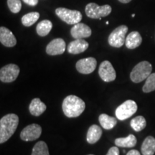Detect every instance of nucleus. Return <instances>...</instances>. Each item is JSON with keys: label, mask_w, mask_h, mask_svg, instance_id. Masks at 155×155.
<instances>
[{"label": "nucleus", "mask_w": 155, "mask_h": 155, "mask_svg": "<svg viewBox=\"0 0 155 155\" xmlns=\"http://www.w3.org/2000/svg\"><path fill=\"white\" fill-rule=\"evenodd\" d=\"M19 124V117L15 114L4 116L0 120V143L3 144L15 132Z\"/></svg>", "instance_id": "obj_1"}, {"label": "nucleus", "mask_w": 155, "mask_h": 155, "mask_svg": "<svg viewBox=\"0 0 155 155\" xmlns=\"http://www.w3.org/2000/svg\"><path fill=\"white\" fill-rule=\"evenodd\" d=\"M62 108L67 117L75 118L83 113L86 108V104L79 97L70 95L63 100Z\"/></svg>", "instance_id": "obj_2"}, {"label": "nucleus", "mask_w": 155, "mask_h": 155, "mask_svg": "<svg viewBox=\"0 0 155 155\" xmlns=\"http://www.w3.org/2000/svg\"><path fill=\"white\" fill-rule=\"evenodd\" d=\"M152 66L148 61H141L136 65L131 71L130 78L132 82L138 83L150 76L152 73Z\"/></svg>", "instance_id": "obj_3"}, {"label": "nucleus", "mask_w": 155, "mask_h": 155, "mask_svg": "<svg viewBox=\"0 0 155 155\" xmlns=\"http://www.w3.org/2000/svg\"><path fill=\"white\" fill-rule=\"evenodd\" d=\"M111 7L108 5L99 6L96 3H89L85 9L86 16L91 19H99L111 14Z\"/></svg>", "instance_id": "obj_4"}, {"label": "nucleus", "mask_w": 155, "mask_h": 155, "mask_svg": "<svg viewBox=\"0 0 155 155\" xmlns=\"http://www.w3.org/2000/svg\"><path fill=\"white\" fill-rule=\"evenodd\" d=\"M55 14L61 20L68 25L78 24L82 20L83 16L81 12L78 10L59 7L55 9Z\"/></svg>", "instance_id": "obj_5"}, {"label": "nucleus", "mask_w": 155, "mask_h": 155, "mask_svg": "<svg viewBox=\"0 0 155 155\" xmlns=\"http://www.w3.org/2000/svg\"><path fill=\"white\" fill-rule=\"evenodd\" d=\"M137 111V104L134 101L127 100L121 104L116 110V116L120 121H124L131 116Z\"/></svg>", "instance_id": "obj_6"}, {"label": "nucleus", "mask_w": 155, "mask_h": 155, "mask_svg": "<svg viewBox=\"0 0 155 155\" xmlns=\"http://www.w3.org/2000/svg\"><path fill=\"white\" fill-rule=\"evenodd\" d=\"M127 32L128 27L126 25H121L116 28L108 36V44L114 48H121L125 43Z\"/></svg>", "instance_id": "obj_7"}, {"label": "nucleus", "mask_w": 155, "mask_h": 155, "mask_svg": "<svg viewBox=\"0 0 155 155\" xmlns=\"http://www.w3.org/2000/svg\"><path fill=\"white\" fill-rule=\"evenodd\" d=\"M19 68L15 64H8L0 70V80L3 83L15 81L19 74Z\"/></svg>", "instance_id": "obj_8"}, {"label": "nucleus", "mask_w": 155, "mask_h": 155, "mask_svg": "<svg viewBox=\"0 0 155 155\" xmlns=\"http://www.w3.org/2000/svg\"><path fill=\"white\" fill-rule=\"evenodd\" d=\"M41 134V127L37 124H32L22 129L20 133V138L22 140L25 141H35L40 137Z\"/></svg>", "instance_id": "obj_9"}, {"label": "nucleus", "mask_w": 155, "mask_h": 155, "mask_svg": "<svg viewBox=\"0 0 155 155\" xmlns=\"http://www.w3.org/2000/svg\"><path fill=\"white\" fill-rule=\"evenodd\" d=\"M98 74L104 82L107 83L114 81L116 78L115 70L112 64L108 61H105L101 63L98 69Z\"/></svg>", "instance_id": "obj_10"}, {"label": "nucleus", "mask_w": 155, "mask_h": 155, "mask_svg": "<svg viewBox=\"0 0 155 155\" xmlns=\"http://www.w3.org/2000/svg\"><path fill=\"white\" fill-rule=\"evenodd\" d=\"M97 65V61L94 58L89 57L79 60L75 67L77 71L82 74H90L94 72Z\"/></svg>", "instance_id": "obj_11"}, {"label": "nucleus", "mask_w": 155, "mask_h": 155, "mask_svg": "<svg viewBox=\"0 0 155 155\" xmlns=\"http://www.w3.org/2000/svg\"><path fill=\"white\" fill-rule=\"evenodd\" d=\"M65 42L62 38H56L49 42L46 48V53L49 55H62L65 50Z\"/></svg>", "instance_id": "obj_12"}, {"label": "nucleus", "mask_w": 155, "mask_h": 155, "mask_svg": "<svg viewBox=\"0 0 155 155\" xmlns=\"http://www.w3.org/2000/svg\"><path fill=\"white\" fill-rule=\"evenodd\" d=\"M91 29L83 23H78L73 25L71 30V34L74 39H84L91 35Z\"/></svg>", "instance_id": "obj_13"}, {"label": "nucleus", "mask_w": 155, "mask_h": 155, "mask_svg": "<svg viewBox=\"0 0 155 155\" xmlns=\"http://www.w3.org/2000/svg\"><path fill=\"white\" fill-rule=\"evenodd\" d=\"M0 42L7 48L14 47L17 44V40L12 32L5 27L0 28Z\"/></svg>", "instance_id": "obj_14"}, {"label": "nucleus", "mask_w": 155, "mask_h": 155, "mask_svg": "<svg viewBox=\"0 0 155 155\" xmlns=\"http://www.w3.org/2000/svg\"><path fill=\"white\" fill-rule=\"evenodd\" d=\"M89 45L88 42L83 39H75V40L71 42L68 45V52L71 54H80L85 52L88 48Z\"/></svg>", "instance_id": "obj_15"}, {"label": "nucleus", "mask_w": 155, "mask_h": 155, "mask_svg": "<svg viewBox=\"0 0 155 155\" xmlns=\"http://www.w3.org/2000/svg\"><path fill=\"white\" fill-rule=\"evenodd\" d=\"M142 42V38L137 31H133L128 35L126 38L125 45L129 49H135L138 48Z\"/></svg>", "instance_id": "obj_16"}, {"label": "nucleus", "mask_w": 155, "mask_h": 155, "mask_svg": "<svg viewBox=\"0 0 155 155\" xmlns=\"http://www.w3.org/2000/svg\"><path fill=\"white\" fill-rule=\"evenodd\" d=\"M46 108H47V106L45 104L42 103L40 98H35L31 101L29 106V111L32 116H39L44 113Z\"/></svg>", "instance_id": "obj_17"}, {"label": "nucleus", "mask_w": 155, "mask_h": 155, "mask_svg": "<svg viewBox=\"0 0 155 155\" xmlns=\"http://www.w3.org/2000/svg\"><path fill=\"white\" fill-rule=\"evenodd\" d=\"M102 136V129L98 125H92L88 129L87 133V141L91 144L96 143Z\"/></svg>", "instance_id": "obj_18"}, {"label": "nucleus", "mask_w": 155, "mask_h": 155, "mask_svg": "<svg viewBox=\"0 0 155 155\" xmlns=\"http://www.w3.org/2000/svg\"><path fill=\"white\" fill-rule=\"evenodd\" d=\"M143 155H154L155 153V138L149 136L143 141L141 147Z\"/></svg>", "instance_id": "obj_19"}, {"label": "nucleus", "mask_w": 155, "mask_h": 155, "mask_svg": "<svg viewBox=\"0 0 155 155\" xmlns=\"http://www.w3.org/2000/svg\"><path fill=\"white\" fill-rule=\"evenodd\" d=\"M98 120H99L101 126L106 130H110V129H113L117 124V119L115 117L110 116L106 114H101Z\"/></svg>", "instance_id": "obj_20"}, {"label": "nucleus", "mask_w": 155, "mask_h": 155, "mask_svg": "<svg viewBox=\"0 0 155 155\" xmlns=\"http://www.w3.org/2000/svg\"><path fill=\"white\" fill-rule=\"evenodd\" d=\"M137 138L134 135L129 134L127 137L117 138L115 140V144L119 147L131 148L137 144Z\"/></svg>", "instance_id": "obj_21"}, {"label": "nucleus", "mask_w": 155, "mask_h": 155, "mask_svg": "<svg viewBox=\"0 0 155 155\" xmlns=\"http://www.w3.org/2000/svg\"><path fill=\"white\" fill-rule=\"evenodd\" d=\"M52 28H53V23L51 21L48 20V19H44L39 22L37 25V33L40 37L47 36L51 31Z\"/></svg>", "instance_id": "obj_22"}, {"label": "nucleus", "mask_w": 155, "mask_h": 155, "mask_svg": "<svg viewBox=\"0 0 155 155\" xmlns=\"http://www.w3.org/2000/svg\"><path fill=\"white\" fill-rule=\"evenodd\" d=\"M130 125L132 129L137 132L142 131L146 127L147 121L144 116H138L131 119Z\"/></svg>", "instance_id": "obj_23"}, {"label": "nucleus", "mask_w": 155, "mask_h": 155, "mask_svg": "<svg viewBox=\"0 0 155 155\" xmlns=\"http://www.w3.org/2000/svg\"><path fill=\"white\" fill-rule=\"evenodd\" d=\"M39 17H40V14L38 12H32L28 13V14L25 15L22 17V25L25 27H30L33 25L38 20Z\"/></svg>", "instance_id": "obj_24"}, {"label": "nucleus", "mask_w": 155, "mask_h": 155, "mask_svg": "<svg viewBox=\"0 0 155 155\" xmlns=\"http://www.w3.org/2000/svg\"><path fill=\"white\" fill-rule=\"evenodd\" d=\"M31 155H50L48 145L43 141H40L35 145Z\"/></svg>", "instance_id": "obj_25"}, {"label": "nucleus", "mask_w": 155, "mask_h": 155, "mask_svg": "<svg viewBox=\"0 0 155 155\" xmlns=\"http://www.w3.org/2000/svg\"><path fill=\"white\" fill-rule=\"evenodd\" d=\"M142 90L144 93H150L155 91V73H151L150 76L146 79Z\"/></svg>", "instance_id": "obj_26"}, {"label": "nucleus", "mask_w": 155, "mask_h": 155, "mask_svg": "<svg viewBox=\"0 0 155 155\" xmlns=\"http://www.w3.org/2000/svg\"><path fill=\"white\" fill-rule=\"evenodd\" d=\"M7 5L12 13H18L22 9V2L21 0H7Z\"/></svg>", "instance_id": "obj_27"}, {"label": "nucleus", "mask_w": 155, "mask_h": 155, "mask_svg": "<svg viewBox=\"0 0 155 155\" xmlns=\"http://www.w3.org/2000/svg\"><path fill=\"white\" fill-rule=\"evenodd\" d=\"M106 155H119V150L118 147H112L110 148Z\"/></svg>", "instance_id": "obj_28"}, {"label": "nucleus", "mask_w": 155, "mask_h": 155, "mask_svg": "<svg viewBox=\"0 0 155 155\" xmlns=\"http://www.w3.org/2000/svg\"><path fill=\"white\" fill-rule=\"evenodd\" d=\"M22 1L28 5L32 7H35L38 4V0H22Z\"/></svg>", "instance_id": "obj_29"}, {"label": "nucleus", "mask_w": 155, "mask_h": 155, "mask_svg": "<svg viewBox=\"0 0 155 155\" xmlns=\"http://www.w3.org/2000/svg\"><path fill=\"white\" fill-rule=\"evenodd\" d=\"M127 155H141L140 152L139 151H137V150H130L129 152L127 153Z\"/></svg>", "instance_id": "obj_30"}, {"label": "nucleus", "mask_w": 155, "mask_h": 155, "mask_svg": "<svg viewBox=\"0 0 155 155\" xmlns=\"http://www.w3.org/2000/svg\"><path fill=\"white\" fill-rule=\"evenodd\" d=\"M120 2L121 3H124V4H127V3H129L130 2L131 0H119Z\"/></svg>", "instance_id": "obj_31"}, {"label": "nucleus", "mask_w": 155, "mask_h": 155, "mask_svg": "<svg viewBox=\"0 0 155 155\" xmlns=\"http://www.w3.org/2000/svg\"><path fill=\"white\" fill-rule=\"evenodd\" d=\"M106 25H108V24H109V22H108V21H107V22H106Z\"/></svg>", "instance_id": "obj_32"}, {"label": "nucleus", "mask_w": 155, "mask_h": 155, "mask_svg": "<svg viewBox=\"0 0 155 155\" xmlns=\"http://www.w3.org/2000/svg\"><path fill=\"white\" fill-rule=\"evenodd\" d=\"M134 16H135V14H133L132 15H131V17H134Z\"/></svg>", "instance_id": "obj_33"}, {"label": "nucleus", "mask_w": 155, "mask_h": 155, "mask_svg": "<svg viewBox=\"0 0 155 155\" xmlns=\"http://www.w3.org/2000/svg\"><path fill=\"white\" fill-rule=\"evenodd\" d=\"M88 155H94V154H88Z\"/></svg>", "instance_id": "obj_34"}]
</instances>
